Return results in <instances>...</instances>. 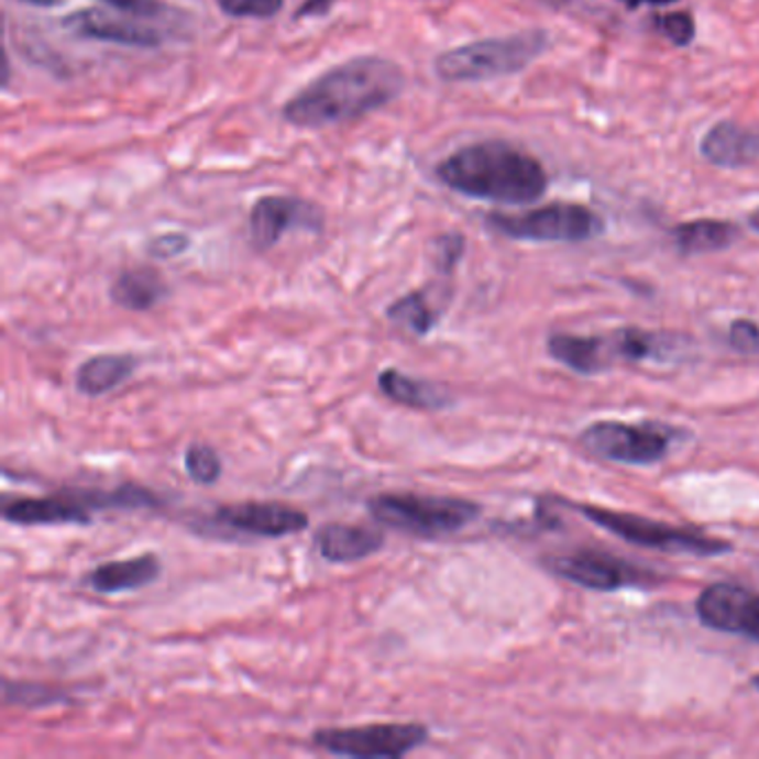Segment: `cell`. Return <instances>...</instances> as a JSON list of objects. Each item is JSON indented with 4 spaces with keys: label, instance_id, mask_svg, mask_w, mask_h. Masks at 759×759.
I'll return each mask as SVG.
<instances>
[{
    "label": "cell",
    "instance_id": "cell-3",
    "mask_svg": "<svg viewBox=\"0 0 759 759\" xmlns=\"http://www.w3.org/2000/svg\"><path fill=\"white\" fill-rule=\"evenodd\" d=\"M548 45V34L528 30L513 36L474 41L443 52L435 61L439 78L450 82H474L510 76L526 69Z\"/></svg>",
    "mask_w": 759,
    "mask_h": 759
},
{
    "label": "cell",
    "instance_id": "cell-5",
    "mask_svg": "<svg viewBox=\"0 0 759 759\" xmlns=\"http://www.w3.org/2000/svg\"><path fill=\"white\" fill-rule=\"evenodd\" d=\"M573 508L580 510L588 521L597 524L600 528L641 548L675 552V554H695V557H715V554L730 552V543L713 539L695 530L669 526V524L652 521L637 515L595 508L586 504H573Z\"/></svg>",
    "mask_w": 759,
    "mask_h": 759
},
{
    "label": "cell",
    "instance_id": "cell-8",
    "mask_svg": "<svg viewBox=\"0 0 759 759\" xmlns=\"http://www.w3.org/2000/svg\"><path fill=\"white\" fill-rule=\"evenodd\" d=\"M580 441L588 452L602 459L630 465L657 463L671 450L669 430L654 424L630 426L622 421H597L582 432Z\"/></svg>",
    "mask_w": 759,
    "mask_h": 759
},
{
    "label": "cell",
    "instance_id": "cell-30",
    "mask_svg": "<svg viewBox=\"0 0 759 759\" xmlns=\"http://www.w3.org/2000/svg\"><path fill=\"white\" fill-rule=\"evenodd\" d=\"M728 343L739 354H757L759 352V326L748 321V319L735 321L730 326V332H728Z\"/></svg>",
    "mask_w": 759,
    "mask_h": 759
},
{
    "label": "cell",
    "instance_id": "cell-10",
    "mask_svg": "<svg viewBox=\"0 0 759 759\" xmlns=\"http://www.w3.org/2000/svg\"><path fill=\"white\" fill-rule=\"evenodd\" d=\"M695 608L704 626L759 641V593L719 582L704 588Z\"/></svg>",
    "mask_w": 759,
    "mask_h": 759
},
{
    "label": "cell",
    "instance_id": "cell-14",
    "mask_svg": "<svg viewBox=\"0 0 759 759\" xmlns=\"http://www.w3.org/2000/svg\"><path fill=\"white\" fill-rule=\"evenodd\" d=\"M702 156L719 167H746L759 161V128L722 121L702 139Z\"/></svg>",
    "mask_w": 759,
    "mask_h": 759
},
{
    "label": "cell",
    "instance_id": "cell-32",
    "mask_svg": "<svg viewBox=\"0 0 759 759\" xmlns=\"http://www.w3.org/2000/svg\"><path fill=\"white\" fill-rule=\"evenodd\" d=\"M101 3L136 19H158L165 12L158 0H101Z\"/></svg>",
    "mask_w": 759,
    "mask_h": 759
},
{
    "label": "cell",
    "instance_id": "cell-11",
    "mask_svg": "<svg viewBox=\"0 0 759 759\" xmlns=\"http://www.w3.org/2000/svg\"><path fill=\"white\" fill-rule=\"evenodd\" d=\"M323 230V215L315 204L293 197H263L250 212V239L256 250L274 248L288 230Z\"/></svg>",
    "mask_w": 759,
    "mask_h": 759
},
{
    "label": "cell",
    "instance_id": "cell-36",
    "mask_svg": "<svg viewBox=\"0 0 759 759\" xmlns=\"http://www.w3.org/2000/svg\"><path fill=\"white\" fill-rule=\"evenodd\" d=\"M21 3L34 6V8H58L65 3V0H21Z\"/></svg>",
    "mask_w": 759,
    "mask_h": 759
},
{
    "label": "cell",
    "instance_id": "cell-1",
    "mask_svg": "<svg viewBox=\"0 0 759 759\" xmlns=\"http://www.w3.org/2000/svg\"><path fill=\"white\" fill-rule=\"evenodd\" d=\"M406 87L404 69L382 56L341 63L283 106V119L297 128L319 130L354 121L393 103Z\"/></svg>",
    "mask_w": 759,
    "mask_h": 759
},
{
    "label": "cell",
    "instance_id": "cell-17",
    "mask_svg": "<svg viewBox=\"0 0 759 759\" xmlns=\"http://www.w3.org/2000/svg\"><path fill=\"white\" fill-rule=\"evenodd\" d=\"M386 543V535L378 528L328 524L315 535V546L326 561L354 563L372 557Z\"/></svg>",
    "mask_w": 759,
    "mask_h": 759
},
{
    "label": "cell",
    "instance_id": "cell-29",
    "mask_svg": "<svg viewBox=\"0 0 759 759\" xmlns=\"http://www.w3.org/2000/svg\"><path fill=\"white\" fill-rule=\"evenodd\" d=\"M654 25L663 36H667L678 47H686L695 38V21L686 12H673L667 16H657Z\"/></svg>",
    "mask_w": 759,
    "mask_h": 759
},
{
    "label": "cell",
    "instance_id": "cell-12",
    "mask_svg": "<svg viewBox=\"0 0 759 759\" xmlns=\"http://www.w3.org/2000/svg\"><path fill=\"white\" fill-rule=\"evenodd\" d=\"M215 521L217 526H223L232 532L267 539L301 532L310 524L306 513L274 502H245L221 506L215 515Z\"/></svg>",
    "mask_w": 759,
    "mask_h": 759
},
{
    "label": "cell",
    "instance_id": "cell-16",
    "mask_svg": "<svg viewBox=\"0 0 759 759\" xmlns=\"http://www.w3.org/2000/svg\"><path fill=\"white\" fill-rule=\"evenodd\" d=\"M161 575V561L156 554H139L121 561H108L94 568L85 578V586L101 595L130 593L152 586Z\"/></svg>",
    "mask_w": 759,
    "mask_h": 759
},
{
    "label": "cell",
    "instance_id": "cell-26",
    "mask_svg": "<svg viewBox=\"0 0 759 759\" xmlns=\"http://www.w3.org/2000/svg\"><path fill=\"white\" fill-rule=\"evenodd\" d=\"M3 702L8 706H23V708H47L56 704L69 702V695L61 689L32 684V682H3Z\"/></svg>",
    "mask_w": 759,
    "mask_h": 759
},
{
    "label": "cell",
    "instance_id": "cell-9",
    "mask_svg": "<svg viewBox=\"0 0 759 759\" xmlns=\"http://www.w3.org/2000/svg\"><path fill=\"white\" fill-rule=\"evenodd\" d=\"M546 568L568 582L580 584L591 591H619L628 586H639L648 582V575L637 571L628 561L604 554V552H575V554H557L543 559Z\"/></svg>",
    "mask_w": 759,
    "mask_h": 759
},
{
    "label": "cell",
    "instance_id": "cell-27",
    "mask_svg": "<svg viewBox=\"0 0 759 759\" xmlns=\"http://www.w3.org/2000/svg\"><path fill=\"white\" fill-rule=\"evenodd\" d=\"M185 470L197 484L212 486L221 480L223 461L219 452L208 443H193L185 450Z\"/></svg>",
    "mask_w": 759,
    "mask_h": 759
},
{
    "label": "cell",
    "instance_id": "cell-13",
    "mask_svg": "<svg viewBox=\"0 0 759 759\" xmlns=\"http://www.w3.org/2000/svg\"><path fill=\"white\" fill-rule=\"evenodd\" d=\"M63 25L74 36L128 47H158L163 41L158 30L134 21H121L101 10H80L76 14H69Z\"/></svg>",
    "mask_w": 759,
    "mask_h": 759
},
{
    "label": "cell",
    "instance_id": "cell-34",
    "mask_svg": "<svg viewBox=\"0 0 759 759\" xmlns=\"http://www.w3.org/2000/svg\"><path fill=\"white\" fill-rule=\"evenodd\" d=\"M334 3H337V0H304V6L295 12V21L323 16V14H328L332 10Z\"/></svg>",
    "mask_w": 759,
    "mask_h": 759
},
{
    "label": "cell",
    "instance_id": "cell-24",
    "mask_svg": "<svg viewBox=\"0 0 759 759\" xmlns=\"http://www.w3.org/2000/svg\"><path fill=\"white\" fill-rule=\"evenodd\" d=\"M617 359L626 361H667L671 356V339L654 332L626 328L613 334Z\"/></svg>",
    "mask_w": 759,
    "mask_h": 759
},
{
    "label": "cell",
    "instance_id": "cell-4",
    "mask_svg": "<svg viewBox=\"0 0 759 759\" xmlns=\"http://www.w3.org/2000/svg\"><path fill=\"white\" fill-rule=\"evenodd\" d=\"M367 510L378 524L419 537L459 532L482 515V506L468 499L421 497L413 493L376 495L367 499Z\"/></svg>",
    "mask_w": 759,
    "mask_h": 759
},
{
    "label": "cell",
    "instance_id": "cell-28",
    "mask_svg": "<svg viewBox=\"0 0 759 759\" xmlns=\"http://www.w3.org/2000/svg\"><path fill=\"white\" fill-rule=\"evenodd\" d=\"M217 6L232 19H272L283 10V0H217Z\"/></svg>",
    "mask_w": 759,
    "mask_h": 759
},
{
    "label": "cell",
    "instance_id": "cell-21",
    "mask_svg": "<svg viewBox=\"0 0 759 759\" xmlns=\"http://www.w3.org/2000/svg\"><path fill=\"white\" fill-rule=\"evenodd\" d=\"M167 295L163 276L152 267H132L117 276L110 288V297L119 308L132 312L152 310Z\"/></svg>",
    "mask_w": 759,
    "mask_h": 759
},
{
    "label": "cell",
    "instance_id": "cell-23",
    "mask_svg": "<svg viewBox=\"0 0 759 759\" xmlns=\"http://www.w3.org/2000/svg\"><path fill=\"white\" fill-rule=\"evenodd\" d=\"M76 502H80L87 510H141V508H158L161 499L141 486H119L114 491H76L69 493Z\"/></svg>",
    "mask_w": 759,
    "mask_h": 759
},
{
    "label": "cell",
    "instance_id": "cell-22",
    "mask_svg": "<svg viewBox=\"0 0 759 759\" xmlns=\"http://www.w3.org/2000/svg\"><path fill=\"white\" fill-rule=\"evenodd\" d=\"M673 239L684 254H706L730 248L739 239V230L728 221L700 219L678 226L673 230Z\"/></svg>",
    "mask_w": 759,
    "mask_h": 759
},
{
    "label": "cell",
    "instance_id": "cell-37",
    "mask_svg": "<svg viewBox=\"0 0 759 759\" xmlns=\"http://www.w3.org/2000/svg\"><path fill=\"white\" fill-rule=\"evenodd\" d=\"M748 226H750L755 232H759V208H757L755 212H750V217H748Z\"/></svg>",
    "mask_w": 759,
    "mask_h": 759
},
{
    "label": "cell",
    "instance_id": "cell-15",
    "mask_svg": "<svg viewBox=\"0 0 759 759\" xmlns=\"http://www.w3.org/2000/svg\"><path fill=\"white\" fill-rule=\"evenodd\" d=\"M3 517L16 526H65L91 524L89 510L76 502L69 493L61 497H28V499H12L3 504Z\"/></svg>",
    "mask_w": 759,
    "mask_h": 759
},
{
    "label": "cell",
    "instance_id": "cell-35",
    "mask_svg": "<svg viewBox=\"0 0 759 759\" xmlns=\"http://www.w3.org/2000/svg\"><path fill=\"white\" fill-rule=\"evenodd\" d=\"M624 3L630 8V10H637L639 6H671V3H678V0H624Z\"/></svg>",
    "mask_w": 759,
    "mask_h": 759
},
{
    "label": "cell",
    "instance_id": "cell-6",
    "mask_svg": "<svg viewBox=\"0 0 759 759\" xmlns=\"http://www.w3.org/2000/svg\"><path fill=\"white\" fill-rule=\"evenodd\" d=\"M488 228L495 232L537 243H580L604 232V221L597 212L580 204H550L526 215H491Z\"/></svg>",
    "mask_w": 759,
    "mask_h": 759
},
{
    "label": "cell",
    "instance_id": "cell-31",
    "mask_svg": "<svg viewBox=\"0 0 759 759\" xmlns=\"http://www.w3.org/2000/svg\"><path fill=\"white\" fill-rule=\"evenodd\" d=\"M465 239L461 234H446L435 243V263L441 272H452V267L463 256Z\"/></svg>",
    "mask_w": 759,
    "mask_h": 759
},
{
    "label": "cell",
    "instance_id": "cell-18",
    "mask_svg": "<svg viewBox=\"0 0 759 759\" xmlns=\"http://www.w3.org/2000/svg\"><path fill=\"white\" fill-rule=\"evenodd\" d=\"M548 352L552 359L580 374H595L608 370V365L617 359L613 337L552 334L548 339Z\"/></svg>",
    "mask_w": 759,
    "mask_h": 759
},
{
    "label": "cell",
    "instance_id": "cell-19",
    "mask_svg": "<svg viewBox=\"0 0 759 759\" xmlns=\"http://www.w3.org/2000/svg\"><path fill=\"white\" fill-rule=\"evenodd\" d=\"M139 361L134 354H97L76 370V391L87 397H101L117 391L134 374Z\"/></svg>",
    "mask_w": 759,
    "mask_h": 759
},
{
    "label": "cell",
    "instance_id": "cell-25",
    "mask_svg": "<svg viewBox=\"0 0 759 759\" xmlns=\"http://www.w3.org/2000/svg\"><path fill=\"white\" fill-rule=\"evenodd\" d=\"M388 317L402 326H406L417 337L430 334V330L437 323V312L430 308L426 293H413L402 299H397L388 308Z\"/></svg>",
    "mask_w": 759,
    "mask_h": 759
},
{
    "label": "cell",
    "instance_id": "cell-2",
    "mask_svg": "<svg viewBox=\"0 0 759 759\" xmlns=\"http://www.w3.org/2000/svg\"><path fill=\"white\" fill-rule=\"evenodd\" d=\"M437 176L454 193L506 206H526L541 199L548 189V174L528 152L486 141L465 145L443 158Z\"/></svg>",
    "mask_w": 759,
    "mask_h": 759
},
{
    "label": "cell",
    "instance_id": "cell-38",
    "mask_svg": "<svg viewBox=\"0 0 759 759\" xmlns=\"http://www.w3.org/2000/svg\"><path fill=\"white\" fill-rule=\"evenodd\" d=\"M752 682H755V686H757V689H759V675H757V678H755V680H752Z\"/></svg>",
    "mask_w": 759,
    "mask_h": 759
},
{
    "label": "cell",
    "instance_id": "cell-20",
    "mask_svg": "<svg viewBox=\"0 0 759 759\" xmlns=\"http://www.w3.org/2000/svg\"><path fill=\"white\" fill-rule=\"evenodd\" d=\"M378 391H382L391 402L417 410H443L452 404V395L430 382L408 376L397 367H388L376 378Z\"/></svg>",
    "mask_w": 759,
    "mask_h": 759
},
{
    "label": "cell",
    "instance_id": "cell-7",
    "mask_svg": "<svg viewBox=\"0 0 759 759\" xmlns=\"http://www.w3.org/2000/svg\"><path fill=\"white\" fill-rule=\"evenodd\" d=\"M430 730L421 724H372L363 728H323L312 741L339 757H388L397 759L424 746Z\"/></svg>",
    "mask_w": 759,
    "mask_h": 759
},
{
    "label": "cell",
    "instance_id": "cell-33",
    "mask_svg": "<svg viewBox=\"0 0 759 759\" xmlns=\"http://www.w3.org/2000/svg\"><path fill=\"white\" fill-rule=\"evenodd\" d=\"M189 248V239L180 232H169V234H163V237H156L152 243H150V254L156 256V258H172V256H178L183 254L185 250Z\"/></svg>",
    "mask_w": 759,
    "mask_h": 759
}]
</instances>
